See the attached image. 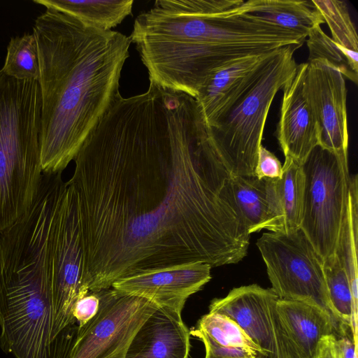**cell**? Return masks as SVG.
<instances>
[{"mask_svg":"<svg viewBox=\"0 0 358 358\" xmlns=\"http://www.w3.org/2000/svg\"><path fill=\"white\" fill-rule=\"evenodd\" d=\"M73 161L68 182L90 292L145 270L247 255L233 176L191 96L152 83L118 92Z\"/></svg>","mask_w":358,"mask_h":358,"instance_id":"1","label":"cell"},{"mask_svg":"<svg viewBox=\"0 0 358 358\" xmlns=\"http://www.w3.org/2000/svg\"><path fill=\"white\" fill-rule=\"evenodd\" d=\"M33 33L42 99V171L62 173L120 92L131 42L119 31L90 27L53 8L37 17Z\"/></svg>","mask_w":358,"mask_h":358,"instance_id":"2","label":"cell"},{"mask_svg":"<svg viewBox=\"0 0 358 358\" xmlns=\"http://www.w3.org/2000/svg\"><path fill=\"white\" fill-rule=\"evenodd\" d=\"M215 1L157 0L137 16L129 38L150 83L195 98L217 71L241 58L276 50L262 45L210 44L201 15Z\"/></svg>","mask_w":358,"mask_h":358,"instance_id":"3","label":"cell"},{"mask_svg":"<svg viewBox=\"0 0 358 358\" xmlns=\"http://www.w3.org/2000/svg\"><path fill=\"white\" fill-rule=\"evenodd\" d=\"M42 99L37 80H20L0 70V231L31 206L43 171Z\"/></svg>","mask_w":358,"mask_h":358,"instance_id":"4","label":"cell"},{"mask_svg":"<svg viewBox=\"0 0 358 358\" xmlns=\"http://www.w3.org/2000/svg\"><path fill=\"white\" fill-rule=\"evenodd\" d=\"M52 275L34 264L0 269V348L15 358H71L78 325L51 336Z\"/></svg>","mask_w":358,"mask_h":358,"instance_id":"5","label":"cell"},{"mask_svg":"<svg viewBox=\"0 0 358 358\" xmlns=\"http://www.w3.org/2000/svg\"><path fill=\"white\" fill-rule=\"evenodd\" d=\"M300 47L278 49L255 83L235 104L208 126L213 142L233 177L254 175L266 120L277 92L294 75V52Z\"/></svg>","mask_w":358,"mask_h":358,"instance_id":"6","label":"cell"},{"mask_svg":"<svg viewBox=\"0 0 358 358\" xmlns=\"http://www.w3.org/2000/svg\"><path fill=\"white\" fill-rule=\"evenodd\" d=\"M348 151L315 146L302 164L305 176L300 229L322 261L334 255L346 213Z\"/></svg>","mask_w":358,"mask_h":358,"instance_id":"7","label":"cell"},{"mask_svg":"<svg viewBox=\"0 0 358 358\" xmlns=\"http://www.w3.org/2000/svg\"><path fill=\"white\" fill-rule=\"evenodd\" d=\"M256 244L266 264L271 289L280 299L313 303L334 318L323 261L300 228L264 233Z\"/></svg>","mask_w":358,"mask_h":358,"instance_id":"8","label":"cell"},{"mask_svg":"<svg viewBox=\"0 0 358 358\" xmlns=\"http://www.w3.org/2000/svg\"><path fill=\"white\" fill-rule=\"evenodd\" d=\"M95 292L100 300L98 312L78 327L71 358H125L134 336L157 306L112 287Z\"/></svg>","mask_w":358,"mask_h":358,"instance_id":"9","label":"cell"},{"mask_svg":"<svg viewBox=\"0 0 358 358\" xmlns=\"http://www.w3.org/2000/svg\"><path fill=\"white\" fill-rule=\"evenodd\" d=\"M89 292L85 277L83 250L74 199L66 181L53 258L51 331L53 341L66 327L76 323L73 316V306Z\"/></svg>","mask_w":358,"mask_h":358,"instance_id":"10","label":"cell"},{"mask_svg":"<svg viewBox=\"0 0 358 358\" xmlns=\"http://www.w3.org/2000/svg\"><path fill=\"white\" fill-rule=\"evenodd\" d=\"M278 299L271 288L244 285L214 299L209 312L234 320L259 347L262 358H293L276 308Z\"/></svg>","mask_w":358,"mask_h":358,"instance_id":"11","label":"cell"},{"mask_svg":"<svg viewBox=\"0 0 358 358\" xmlns=\"http://www.w3.org/2000/svg\"><path fill=\"white\" fill-rule=\"evenodd\" d=\"M211 268L200 262L152 268L120 278L111 287L181 314L187 299L211 279Z\"/></svg>","mask_w":358,"mask_h":358,"instance_id":"12","label":"cell"},{"mask_svg":"<svg viewBox=\"0 0 358 358\" xmlns=\"http://www.w3.org/2000/svg\"><path fill=\"white\" fill-rule=\"evenodd\" d=\"M305 88L320 128L319 145L348 151L347 88L343 76L323 62H307Z\"/></svg>","mask_w":358,"mask_h":358,"instance_id":"13","label":"cell"},{"mask_svg":"<svg viewBox=\"0 0 358 358\" xmlns=\"http://www.w3.org/2000/svg\"><path fill=\"white\" fill-rule=\"evenodd\" d=\"M307 63L299 64L282 90L276 137L285 157L303 164L320 144V128L305 88Z\"/></svg>","mask_w":358,"mask_h":358,"instance_id":"14","label":"cell"},{"mask_svg":"<svg viewBox=\"0 0 358 358\" xmlns=\"http://www.w3.org/2000/svg\"><path fill=\"white\" fill-rule=\"evenodd\" d=\"M277 50L241 58L208 78L194 98L208 127L255 83Z\"/></svg>","mask_w":358,"mask_h":358,"instance_id":"15","label":"cell"},{"mask_svg":"<svg viewBox=\"0 0 358 358\" xmlns=\"http://www.w3.org/2000/svg\"><path fill=\"white\" fill-rule=\"evenodd\" d=\"M276 308L293 358H317L322 340L338 333L336 321L313 303L278 299Z\"/></svg>","mask_w":358,"mask_h":358,"instance_id":"16","label":"cell"},{"mask_svg":"<svg viewBox=\"0 0 358 358\" xmlns=\"http://www.w3.org/2000/svg\"><path fill=\"white\" fill-rule=\"evenodd\" d=\"M189 348L181 314L157 307L134 336L125 358H187Z\"/></svg>","mask_w":358,"mask_h":358,"instance_id":"17","label":"cell"},{"mask_svg":"<svg viewBox=\"0 0 358 358\" xmlns=\"http://www.w3.org/2000/svg\"><path fill=\"white\" fill-rule=\"evenodd\" d=\"M269 218L266 230L286 231L300 228L305 176L302 164L285 157L280 178L266 179Z\"/></svg>","mask_w":358,"mask_h":358,"instance_id":"18","label":"cell"},{"mask_svg":"<svg viewBox=\"0 0 358 358\" xmlns=\"http://www.w3.org/2000/svg\"><path fill=\"white\" fill-rule=\"evenodd\" d=\"M192 333L204 344L205 358H262L259 347L234 320L222 314L204 315Z\"/></svg>","mask_w":358,"mask_h":358,"instance_id":"19","label":"cell"},{"mask_svg":"<svg viewBox=\"0 0 358 358\" xmlns=\"http://www.w3.org/2000/svg\"><path fill=\"white\" fill-rule=\"evenodd\" d=\"M239 10L306 38L311 30L324 23L312 0H248Z\"/></svg>","mask_w":358,"mask_h":358,"instance_id":"20","label":"cell"},{"mask_svg":"<svg viewBox=\"0 0 358 358\" xmlns=\"http://www.w3.org/2000/svg\"><path fill=\"white\" fill-rule=\"evenodd\" d=\"M46 8L71 15L85 24L110 31L132 13L134 0H34Z\"/></svg>","mask_w":358,"mask_h":358,"instance_id":"21","label":"cell"},{"mask_svg":"<svg viewBox=\"0 0 358 358\" xmlns=\"http://www.w3.org/2000/svg\"><path fill=\"white\" fill-rule=\"evenodd\" d=\"M323 271L332 315L339 325L348 326L357 343L358 300L341 263L334 255L323 261Z\"/></svg>","mask_w":358,"mask_h":358,"instance_id":"22","label":"cell"},{"mask_svg":"<svg viewBox=\"0 0 358 358\" xmlns=\"http://www.w3.org/2000/svg\"><path fill=\"white\" fill-rule=\"evenodd\" d=\"M236 206L250 234L266 229L269 205L266 179L255 175L233 177Z\"/></svg>","mask_w":358,"mask_h":358,"instance_id":"23","label":"cell"},{"mask_svg":"<svg viewBox=\"0 0 358 358\" xmlns=\"http://www.w3.org/2000/svg\"><path fill=\"white\" fill-rule=\"evenodd\" d=\"M358 180L351 176L346 213L340 231L335 255L349 279L354 297L357 294Z\"/></svg>","mask_w":358,"mask_h":358,"instance_id":"24","label":"cell"},{"mask_svg":"<svg viewBox=\"0 0 358 358\" xmlns=\"http://www.w3.org/2000/svg\"><path fill=\"white\" fill-rule=\"evenodd\" d=\"M327 23L331 39L343 52L352 69L358 72V38L347 4L338 0H312Z\"/></svg>","mask_w":358,"mask_h":358,"instance_id":"25","label":"cell"},{"mask_svg":"<svg viewBox=\"0 0 358 358\" xmlns=\"http://www.w3.org/2000/svg\"><path fill=\"white\" fill-rule=\"evenodd\" d=\"M1 71L6 76L16 80L38 81L39 58L34 33H25L21 36L10 38Z\"/></svg>","mask_w":358,"mask_h":358,"instance_id":"26","label":"cell"},{"mask_svg":"<svg viewBox=\"0 0 358 358\" xmlns=\"http://www.w3.org/2000/svg\"><path fill=\"white\" fill-rule=\"evenodd\" d=\"M306 40L309 51L308 62H323L338 70L343 77L357 84L358 72L352 69L343 52L323 31L321 26L311 30Z\"/></svg>","mask_w":358,"mask_h":358,"instance_id":"27","label":"cell"},{"mask_svg":"<svg viewBox=\"0 0 358 358\" xmlns=\"http://www.w3.org/2000/svg\"><path fill=\"white\" fill-rule=\"evenodd\" d=\"M282 173V165L278 157L262 145L258 152L254 175L259 179H278Z\"/></svg>","mask_w":358,"mask_h":358,"instance_id":"28","label":"cell"},{"mask_svg":"<svg viewBox=\"0 0 358 358\" xmlns=\"http://www.w3.org/2000/svg\"><path fill=\"white\" fill-rule=\"evenodd\" d=\"M99 303L97 292L90 291L76 301L73 308V316L79 327L84 326L96 315Z\"/></svg>","mask_w":358,"mask_h":358,"instance_id":"29","label":"cell"},{"mask_svg":"<svg viewBox=\"0 0 358 358\" xmlns=\"http://www.w3.org/2000/svg\"><path fill=\"white\" fill-rule=\"evenodd\" d=\"M332 344L337 358H357V343L348 327H342L332 335Z\"/></svg>","mask_w":358,"mask_h":358,"instance_id":"30","label":"cell"},{"mask_svg":"<svg viewBox=\"0 0 358 358\" xmlns=\"http://www.w3.org/2000/svg\"><path fill=\"white\" fill-rule=\"evenodd\" d=\"M332 335L322 340L317 358H337L332 344Z\"/></svg>","mask_w":358,"mask_h":358,"instance_id":"31","label":"cell"}]
</instances>
